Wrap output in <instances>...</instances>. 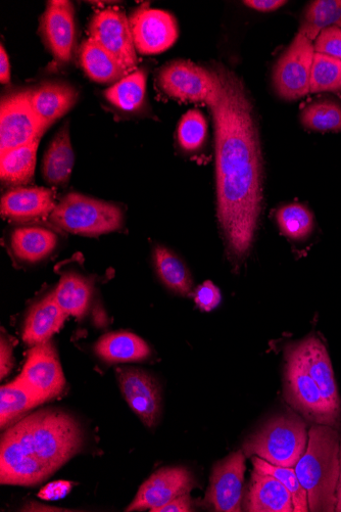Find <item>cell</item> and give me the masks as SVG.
I'll return each instance as SVG.
<instances>
[{
	"mask_svg": "<svg viewBox=\"0 0 341 512\" xmlns=\"http://www.w3.org/2000/svg\"><path fill=\"white\" fill-rule=\"evenodd\" d=\"M212 70L207 106L215 127L218 219L227 255L238 265L251 252L261 213V145L245 85L229 69Z\"/></svg>",
	"mask_w": 341,
	"mask_h": 512,
	"instance_id": "cell-1",
	"label": "cell"
},
{
	"mask_svg": "<svg viewBox=\"0 0 341 512\" xmlns=\"http://www.w3.org/2000/svg\"><path fill=\"white\" fill-rule=\"evenodd\" d=\"M54 474L83 446V432L70 414L57 409L33 413L8 430Z\"/></svg>",
	"mask_w": 341,
	"mask_h": 512,
	"instance_id": "cell-2",
	"label": "cell"
},
{
	"mask_svg": "<svg viewBox=\"0 0 341 512\" xmlns=\"http://www.w3.org/2000/svg\"><path fill=\"white\" fill-rule=\"evenodd\" d=\"M340 439L335 428L316 425L295 470L308 494L309 511L333 512L337 503Z\"/></svg>",
	"mask_w": 341,
	"mask_h": 512,
	"instance_id": "cell-3",
	"label": "cell"
},
{
	"mask_svg": "<svg viewBox=\"0 0 341 512\" xmlns=\"http://www.w3.org/2000/svg\"><path fill=\"white\" fill-rule=\"evenodd\" d=\"M309 435L296 414L277 415L253 433L242 445L248 457L258 456L279 467L295 468L306 452Z\"/></svg>",
	"mask_w": 341,
	"mask_h": 512,
	"instance_id": "cell-4",
	"label": "cell"
},
{
	"mask_svg": "<svg viewBox=\"0 0 341 512\" xmlns=\"http://www.w3.org/2000/svg\"><path fill=\"white\" fill-rule=\"evenodd\" d=\"M48 219L69 234L96 237L119 230L124 216L114 204L71 193L57 204Z\"/></svg>",
	"mask_w": 341,
	"mask_h": 512,
	"instance_id": "cell-5",
	"label": "cell"
},
{
	"mask_svg": "<svg viewBox=\"0 0 341 512\" xmlns=\"http://www.w3.org/2000/svg\"><path fill=\"white\" fill-rule=\"evenodd\" d=\"M283 394L286 402L316 425L338 428L340 417L332 410L318 386L308 375L298 356L288 346L285 351Z\"/></svg>",
	"mask_w": 341,
	"mask_h": 512,
	"instance_id": "cell-6",
	"label": "cell"
},
{
	"mask_svg": "<svg viewBox=\"0 0 341 512\" xmlns=\"http://www.w3.org/2000/svg\"><path fill=\"white\" fill-rule=\"evenodd\" d=\"M314 43L299 33L278 60L273 83L277 95L285 101H297L310 93Z\"/></svg>",
	"mask_w": 341,
	"mask_h": 512,
	"instance_id": "cell-7",
	"label": "cell"
},
{
	"mask_svg": "<svg viewBox=\"0 0 341 512\" xmlns=\"http://www.w3.org/2000/svg\"><path fill=\"white\" fill-rule=\"evenodd\" d=\"M129 24L136 53L145 56L168 51L178 39L176 18L169 12L143 4L130 15Z\"/></svg>",
	"mask_w": 341,
	"mask_h": 512,
	"instance_id": "cell-8",
	"label": "cell"
},
{
	"mask_svg": "<svg viewBox=\"0 0 341 512\" xmlns=\"http://www.w3.org/2000/svg\"><path fill=\"white\" fill-rule=\"evenodd\" d=\"M21 381L43 404L60 397L66 388L64 372L57 350L51 341L29 351L21 375Z\"/></svg>",
	"mask_w": 341,
	"mask_h": 512,
	"instance_id": "cell-9",
	"label": "cell"
},
{
	"mask_svg": "<svg viewBox=\"0 0 341 512\" xmlns=\"http://www.w3.org/2000/svg\"><path fill=\"white\" fill-rule=\"evenodd\" d=\"M89 38L99 43L126 70H137L135 50L129 19L119 8L97 11L88 26Z\"/></svg>",
	"mask_w": 341,
	"mask_h": 512,
	"instance_id": "cell-10",
	"label": "cell"
},
{
	"mask_svg": "<svg viewBox=\"0 0 341 512\" xmlns=\"http://www.w3.org/2000/svg\"><path fill=\"white\" fill-rule=\"evenodd\" d=\"M158 84L169 98L183 103L206 104L214 89L213 70L186 60L164 66L158 75Z\"/></svg>",
	"mask_w": 341,
	"mask_h": 512,
	"instance_id": "cell-11",
	"label": "cell"
},
{
	"mask_svg": "<svg viewBox=\"0 0 341 512\" xmlns=\"http://www.w3.org/2000/svg\"><path fill=\"white\" fill-rule=\"evenodd\" d=\"M0 152L2 155L25 146L46 131L35 116L27 90L6 95L0 107Z\"/></svg>",
	"mask_w": 341,
	"mask_h": 512,
	"instance_id": "cell-12",
	"label": "cell"
},
{
	"mask_svg": "<svg viewBox=\"0 0 341 512\" xmlns=\"http://www.w3.org/2000/svg\"><path fill=\"white\" fill-rule=\"evenodd\" d=\"M246 454L236 451L218 461L213 468L206 503L215 511H242Z\"/></svg>",
	"mask_w": 341,
	"mask_h": 512,
	"instance_id": "cell-13",
	"label": "cell"
},
{
	"mask_svg": "<svg viewBox=\"0 0 341 512\" xmlns=\"http://www.w3.org/2000/svg\"><path fill=\"white\" fill-rule=\"evenodd\" d=\"M117 378L132 411L146 427L155 428L162 412V394L158 382L148 372L132 367L118 368Z\"/></svg>",
	"mask_w": 341,
	"mask_h": 512,
	"instance_id": "cell-14",
	"label": "cell"
},
{
	"mask_svg": "<svg viewBox=\"0 0 341 512\" xmlns=\"http://www.w3.org/2000/svg\"><path fill=\"white\" fill-rule=\"evenodd\" d=\"M39 31L46 49L60 64L71 61L76 43L74 6L68 0H50L40 19Z\"/></svg>",
	"mask_w": 341,
	"mask_h": 512,
	"instance_id": "cell-15",
	"label": "cell"
},
{
	"mask_svg": "<svg viewBox=\"0 0 341 512\" xmlns=\"http://www.w3.org/2000/svg\"><path fill=\"white\" fill-rule=\"evenodd\" d=\"M197 486L196 478L186 468L161 469L143 483L126 511L156 512L177 497L190 494Z\"/></svg>",
	"mask_w": 341,
	"mask_h": 512,
	"instance_id": "cell-16",
	"label": "cell"
},
{
	"mask_svg": "<svg viewBox=\"0 0 341 512\" xmlns=\"http://www.w3.org/2000/svg\"><path fill=\"white\" fill-rule=\"evenodd\" d=\"M53 474L13 434L7 431L3 435L0 446V482L3 485L35 486Z\"/></svg>",
	"mask_w": 341,
	"mask_h": 512,
	"instance_id": "cell-17",
	"label": "cell"
},
{
	"mask_svg": "<svg viewBox=\"0 0 341 512\" xmlns=\"http://www.w3.org/2000/svg\"><path fill=\"white\" fill-rule=\"evenodd\" d=\"M298 356L308 375L318 386L332 410L340 417L341 402L331 360L324 343L315 335L289 346Z\"/></svg>",
	"mask_w": 341,
	"mask_h": 512,
	"instance_id": "cell-18",
	"label": "cell"
},
{
	"mask_svg": "<svg viewBox=\"0 0 341 512\" xmlns=\"http://www.w3.org/2000/svg\"><path fill=\"white\" fill-rule=\"evenodd\" d=\"M27 96L35 116L47 130L74 108L79 92L65 82H46L27 89Z\"/></svg>",
	"mask_w": 341,
	"mask_h": 512,
	"instance_id": "cell-19",
	"label": "cell"
},
{
	"mask_svg": "<svg viewBox=\"0 0 341 512\" xmlns=\"http://www.w3.org/2000/svg\"><path fill=\"white\" fill-rule=\"evenodd\" d=\"M57 204L55 195L45 188H15L2 199V215L17 222L50 217Z\"/></svg>",
	"mask_w": 341,
	"mask_h": 512,
	"instance_id": "cell-20",
	"label": "cell"
},
{
	"mask_svg": "<svg viewBox=\"0 0 341 512\" xmlns=\"http://www.w3.org/2000/svg\"><path fill=\"white\" fill-rule=\"evenodd\" d=\"M245 509L250 512H295L290 492L271 475L254 470Z\"/></svg>",
	"mask_w": 341,
	"mask_h": 512,
	"instance_id": "cell-21",
	"label": "cell"
},
{
	"mask_svg": "<svg viewBox=\"0 0 341 512\" xmlns=\"http://www.w3.org/2000/svg\"><path fill=\"white\" fill-rule=\"evenodd\" d=\"M67 317L54 293H51L30 309L24 325L23 341L31 347L50 341L62 329Z\"/></svg>",
	"mask_w": 341,
	"mask_h": 512,
	"instance_id": "cell-22",
	"label": "cell"
},
{
	"mask_svg": "<svg viewBox=\"0 0 341 512\" xmlns=\"http://www.w3.org/2000/svg\"><path fill=\"white\" fill-rule=\"evenodd\" d=\"M79 64L84 73L97 83L115 84L129 74L111 54L89 37L80 46Z\"/></svg>",
	"mask_w": 341,
	"mask_h": 512,
	"instance_id": "cell-23",
	"label": "cell"
},
{
	"mask_svg": "<svg viewBox=\"0 0 341 512\" xmlns=\"http://www.w3.org/2000/svg\"><path fill=\"white\" fill-rule=\"evenodd\" d=\"M75 162L69 127H63L46 150L42 162L44 180L52 185H66Z\"/></svg>",
	"mask_w": 341,
	"mask_h": 512,
	"instance_id": "cell-24",
	"label": "cell"
},
{
	"mask_svg": "<svg viewBox=\"0 0 341 512\" xmlns=\"http://www.w3.org/2000/svg\"><path fill=\"white\" fill-rule=\"evenodd\" d=\"M94 349L97 356L108 363L143 361L152 356L148 343L126 332L105 335L95 344Z\"/></svg>",
	"mask_w": 341,
	"mask_h": 512,
	"instance_id": "cell-25",
	"label": "cell"
},
{
	"mask_svg": "<svg viewBox=\"0 0 341 512\" xmlns=\"http://www.w3.org/2000/svg\"><path fill=\"white\" fill-rule=\"evenodd\" d=\"M57 245L58 237L55 232L42 227H19L14 230L11 239L16 257L28 263H35L50 256Z\"/></svg>",
	"mask_w": 341,
	"mask_h": 512,
	"instance_id": "cell-26",
	"label": "cell"
},
{
	"mask_svg": "<svg viewBox=\"0 0 341 512\" xmlns=\"http://www.w3.org/2000/svg\"><path fill=\"white\" fill-rule=\"evenodd\" d=\"M40 139L2 155L0 177L5 183L20 188L33 181Z\"/></svg>",
	"mask_w": 341,
	"mask_h": 512,
	"instance_id": "cell-27",
	"label": "cell"
},
{
	"mask_svg": "<svg viewBox=\"0 0 341 512\" xmlns=\"http://www.w3.org/2000/svg\"><path fill=\"white\" fill-rule=\"evenodd\" d=\"M146 72L137 69L104 91L105 99L124 112H136L144 104Z\"/></svg>",
	"mask_w": 341,
	"mask_h": 512,
	"instance_id": "cell-28",
	"label": "cell"
},
{
	"mask_svg": "<svg viewBox=\"0 0 341 512\" xmlns=\"http://www.w3.org/2000/svg\"><path fill=\"white\" fill-rule=\"evenodd\" d=\"M53 293L58 305L68 316L82 318L89 308L92 288L83 276L67 273L62 276Z\"/></svg>",
	"mask_w": 341,
	"mask_h": 512,
	"instance_id": "cell-29",
	"label": "cell"
},
{
	"mask_svg": "<svg viewBox=\"0 0 341 512\" xmlns=\"http://www.w3.org/2000/svg\"><path fill=\"white\" fill-rule=\"evenodd\" d=\"M154 262L163 284L180 296H188L193 281L189 269L171 250L158 246L154 250Z\"/></svg>",
	"mask_w": 341,
	"mask_h": 512,
	"instance_id": "cell-30",
	"label": "cell"
},
{
	"mask_svg": "<svg viewBox=\"0 0 341 512\" xmlns=\"http://www.w3.org/2000/svg\"><path fill=\"white\" fill-rule=\"evenodd\" d=\"M276 221L281 234L296 243L308 242L316 228L313 212L299 203L281 207L276 212Z\"/></svg>",
	"mask_w": 341,
	"mask_h": 512,
	"instance_id": "cell-31",
	"label": "cell"
},
{
	"mask_svg": "<svg viewBox=\"0 0 341 512\" xmlns=\"http://www.w3.org/2000/svg\"><path fill=\"white\" fill-rule=\"evenodd\" d=\"M40 400L17 378L0 390V425H10L22 414L41 405Z\"/></svg>",
	"mask_w": 341,
	"mask_h": 512,
	"instance_id": "cell-32",
	"label": "cell"
},
{
	"mask_svg": "<svg viewBox=\"0 0 341 512\" xmlns=\"http://www.w3.org/2000/svg\"><path fill=\"white\" fill-rule=\"evenodd\" d=\"M332 26L341 28V0H317L306 10L299 33L313 41Z\"/></svg>",
	"mask_w": 341,
	"mask_h": 512,
	"instance_id": "cell-33",
	"label": "cell"
},
{
	"mask_svg": "<svg viewBox=\"0 0 341 512\" xmlns=\"http://www.w3.org/2000/svg\"><path fill=\"white\" fill-rule=\"evenodd\" d=\"M252 461L255 470L276 478L290 492L295 512L309 511L308 494L302 486L295 468L279 467V465L271 464L258 456H252Z\"/></svg>",
	"mask_w": 341,
	"mask_h": 512,
	"instance_id": "cell-34",
	"label": "cell"
},
{
	"mask_svg": "<svg viewBox=\"0 0 341 512\" xmlns=\"http://www.w3.org/2000/svg\"><path fill=\"white\" fill-rule=\"evenodd\" d=\"M323 91L341 92V61L315 53L311 71L310 92Z\"/></svg>",
	"mask_w": 341,
	"mask_h": 512,
	"instance_id": "cell-35",
	"label": "cell"
},
{
	"mask_svg": "<svg viewBox=\"0 0 341 512\" xmlns=\"http://www.w3.org/2000/svg\"><path fill=\"white\" fill-rule=\"evenodd\" d=\"M302 124L311 130L341 131V106L331 101L309 105L301 115Z\"/></svg>",
	"mask_w": 341,
	"mask_h": 512,
	"instance_id": "cell-36",
	"label": "cell"
},
{
	"mask_svg": "<svg viewBox=\"0 0 341 512\" xmlns=\"http://www.w3.org/2000/svg\"><path fill=\"white\" fill-rule=\"evenodd\" d=\"M208 123L199 110L188 111L178 126V143L185 152L199 151L205 144Z\"/></svg>",
	"mask_w": 341,
	"mask_h": 512,
	"instance_id": "cell-37",
	"label": "cell"
},
{
	"mask_svg": "<svg viewBox=\"0 0 341 512\" xmlns=\"http://www.w3.org/2000/svg\"><path fill=\"white\" fill-rule=\"evenodd\" d=\"M315 53L341 61V28L332 26L324 29L314 43Z\"/></svg>",
	"mask_w": 341,
	"mask_h": 512,
	"instance_id": "cell-38",
	"label": "cell"
},
{
	"mask_svg": "<svg viewBox=\"0 0 341 512\" xmlns=\"http://www.w3.org/2000/svg\"><path fill=\"white\" fill-rule=\"evenodd\" d=\"M194 302L204 311L214 310L221 302L220 290L210 281L200 286L194 295Z\"/></svg>",
	"mask_w": 341,
	"mask_h": 512,
	"instance_id": "cell-39",
	"label": "cell"
},
{
	"mask_svg": "<svg viewBox=\"0 0 341 512\" xmlns=\"http://www.w3.org/2000/svg\"><path fill=\"white\" fill-rule=\"evenodd\" d=\"M73 488V483L68 481H56L42 488L38 497L46 501H57L67 497Z\"/></svg>",
	"mask_w": 341,
	"mask_h": 512,
	"instance_id": "cell-40",
	"label": "cell"
},
{
	"mask_svg": "<svg viewBox=\"0 0 341 512\" xmlns=\"http://www.w3.org/2000/svg\"><path fill=\"white\" fill-rule=\"evenodd\" d=\"M0 354H2V358H0V363H2L0 364V375H2V380H4L14 366L13 346L4 337H2V344H0Z\"/></svg>",
	"mask_w": 341,
	"mask_h": 512,
	"instance_id": "cell-41",
	"label": "cell"
},
{
	"mask_svg": "<svg viewBox=\"0 0 341 512\" xmlns=\"http://www.w3.org/2000/svg\"><path fill=\"white\" fill-rule=\"evenodd\" d=\"M194 511L193 502L190 494H185L172 500L165 506L159 508L156 512H190Z\"/></svg>",
	"mask_w": 341,
	"mask_h": 512,
	"instance_id": "cell-42",
	"label": "cell"
},
{
	"mask_svg": "<svg viewBox=\"0 0 341 512\" xmlns=\"http://www.w3.org/2000/svg\"><path fill=\"white\" fill-rule=\"evenodd\" d=\"M247 7L260 12H272L283 7L286 2L283 0H246L243 2Z\"/></svg>",
	"mask_w": 341,
	"mask_h": 512,
	"instance_id": "cell-43",
	"label": "cell"
},
{
	"mask_svg": "<svg viewBox=\"0 0 341 512\" xmlns=\"http://www.w3.org/2000/svg\"><path fill=\"white\" fill-rule=\"evenodd\" d=\"M0 82L3 84H9L11 82L10 60L3 44L0 46Z\"/></svg>",
	"mask_w": 341,
	"mask_h": 512,
	"instance_id": "cell-44",
	"label": "cell"
},
{
	"mask_svg": "<svg viewBox=\"0 0 341 512\" xmlns=\"http://www.w3.org/2000/svg\"><path fill=\"white\" fill-rule=\"evenodd\" d=\"M336 495H337V503H336L335 511L341 512V441H340V446H339V480H338Z\"/></svg>",
	"mask_w": 341,
	"mask_h": 512,
	"instance_id": "cell-45",
	"label": "cell"
}]
</instances>
